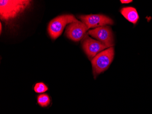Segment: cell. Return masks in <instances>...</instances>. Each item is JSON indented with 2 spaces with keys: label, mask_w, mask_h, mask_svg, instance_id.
<instances>
[{
  "label": "cell",
  "mask_w": 152,
  "mask_h": 114,
  "mask_svg": "<svg viewBox=\"0 0 152 114\" xmlns=\"http://www.w3.org/2000/svg\"><path fill=\"white\" fill-rule=\"evenodd\" d=\"M31 1L29 0H1V19L7 22L16 18L30 6Z\"/></svg>",
  "instance_id": "1"
},
{
  "label": "cell",
  "mask_w": 152,
  "mask_h": 114,
  "mask_svg": "<svg viewBox=\"0 0 152 114\" xmlns=\"http://www.w3.org/2000/svg\"><path fill=\"white\" fill-rule=\"evenodd\" d=\"M114 56V49L110 47L100 52L91 60L95 79L108 69L113 61Z\"/></svg>",
  "instance_id": "2"
},
{
  "label": "cell",
  "mask_w": 152,
  "mask_h": 114,
  "mask_svg": "<svg viewBox=\"0 0 152 114\" xmlns=\"http://www.w3.org/2000/svg\"><path fill=\"white\" fill-rule=\"evenodd\" d=\"M78 21L72 15H61L55 18L48 26V32L50 36L52 39H57L61 35L66 24Z\"/></svg>",
  "instance_id": "3"
},
{
  "label": "cell",
  "mask_w": 152,
  "mask_h": 114,
  "mask_svg": "<svg viewBox=\"0 0 152 114\" xmlns=\"http://www.w3.org/2000/svg\"><path fill=\"white\" fill-rule=\"evenodd\" d=\"M82 46L83 49L90 60H92L101 51L109 48L101 42L89 37L86 34L83 38Z\"/></svg>",
  "instance_id": "4"
},
{
  "label": "cell",
  "mask_w": 152,
  "mask_h": 114,
  "mask_svg": "<svg viewBox=\"0 0 152 114\" xmlns=\"http://www.w3.org/2000/svg\"><path fill=\"white\" fill-rule=\"evenodd\" d=\"M88 34L101 42L108 48L112 47L114 45L112 32L109 26H101L94 29L90 30Z\"/></svg>",
  "instance_id": "5"
},
{
  "label": "cell",
  "mask_w": 152,
  "mask_h": 114,
  "mask_svg": "<svg viewBox=\"0 0 152 114\" xmlns=\"http://www.w3.org/2000/svg\"><path fill=\"white\" fill-rule=\"evenodd\" d=\"M82 23L87 26L88 29L89 28H97L104 26L106 25H113L112 19L104 15H83L79 17Z\"/></svg>",
  "instance_id": "6"
},
{
  "label": "cell",
  "mask_w": 152,
  "mask_h": 114,
  "mask_svg": "<svg viewBox=\"0 0 152 114\" xmlns=\"http://www.w3.org/2000/svg\"><path fill=\"white\" fill-rule=\"evenodd\" d=\"M88 29L83 23L80 21L70 24L66 27V35L68 38L78 42L84 38Z\"/></svg>",
  "instance_id": "7"
},
{
  "label": "cell",
  "mask_w": 152,
  "mask_h": 114,
  "mask_svg": "<svg viewBox=\"0 0 152 114\" xmlns=\"http://www.w3.org/2000/svg\"><path fill=\"white\" fill-rule=\"evenodd\" d=\"M121 14L129 22L136 24L139 20V14L136 8L133 7H126L121 9Z\"/></svg>",
  "instance_id": "8"
},
{
  "label": "cell",
  "mask_w": 152,
  "mask_h": 114,
  "mask_svg": "<svg viewBox=\"0 0 152 114\" xmlns=\"http://www.w3.org/2000/svg\"><path fill=\"white\" fill-rule=\"evenodd\" d=\"M37 101L40 106L42 107H46L50 104L51 100L48 95L43 94L37 96Z\"/></svg>",
  "instance_id": "9"
},
{
  "label": "cell",
  "mask_w": 152,
  "mask_h": 114,
  "mask_svg": "<svg viewBox=\"0 0 152 114\" xmlns=\"http://www.w3.org/2000/svg\"><path fill=\"white\" fill-rule=\"evenodd\" d=\"M48 86L42 82L37 83L34 87V90L37 93H42L48 91Z\"/></svg>",
  "instance_id": "10"
},
{
  "label": "cell",
  "mask_w": 152,
  "mask_h": 114,
  "mask_svg": "<svg viewBox=\"0 0 152 114\" xmlns=\"http://www.w3.org/2000/svg\"><path fill=\"white\" fill-rule=\"evenodd\" d=\"M122 3H129L132 2L133 1H130V0H121L120 1Z\"/></svg>",
  "instance_id": "11"
},
{
  "label": "cell",
  "mask_w": 152,
  "mask_h": 114,
  "mask_svg": "<svg viewBox=\"0 0 152 114\" xmlns=\"http://www.w3.org/2000/svg\"><path fill=\"white\" fill-rule=\"evenodd\" d=\"M0 28H1V31H1H1H2V26H1V24H0Z\"/></svg>",
  "instance_id": "12"
}]
</instances>
